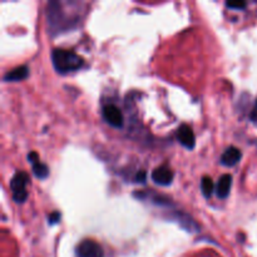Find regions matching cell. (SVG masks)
I'll use <instances>...</instances> for the list:
<instances>
[{
    "instance_id": "9a60e30c",
    "label": "cell",
    "mask_w": 257,
    "mask_h": 257,
    "mask_svg": "<svg viewBox=\"0 0 257 257\" xmlns=\"http://www.w3.org/2000/svg\"><path fill=\"white\" fill-rule=\"evenodd\" d=\"M250 117H251V120H252V122L257 125V100H256L255 105H253V109H252V112H251Z\"/></svg>"
},
{
    "instance_id": "9c48e42d",
    "label": "cell",
    "mask_w": 257,
    "mask_h": 257,
    "mask_svg": "<svg viewBox=\"0 0 257 257\" xmlns=\"http://www.w3.org/2000/svg\"><path fill=\"white\" fill-rule=\"evenodd\" d=\"M28 75H29V69H28L27 65H19V67L8 72L4 75V80L5 82H18V80L25 79Z\"/></svg>"
},
{
    "instance_id": "6da1fadb",
    "label": "cell",
    "mask_w": 257,
    "mask_h": 257,
    "mask_svg": "<svg viewBox=\"0 0 257 257\" xmlns=\"http://www.w3.org/2000/svg\"><path fill=\"white\" fill-rule=\"evenodd\" d=\"M52 62L54 65L55 70L60 74H67V73L74 72V70L80 69L84 60L80 55L73 50L68 49H54L52 52Z\"/></svg>"
},
{
    "instance_id": "5bb4252c",
    "label": "cell",
    "mask_w": 257,
    "mask_h": 257,
    "mask_svg": "<svg viewBox=\"0 0 257 257\" xmlns=\"http://www.w3.org/2000/svg\"><path fill=\"white\" fill-rule=\"evenodd\" d=\"M146 177H147V173H146L145 171H140V172L137 173V176H136V181L141 183H145Z\"/></svg>"
},
{
    "instance_id": "7c38bea8",
    "label": "cell",
    "mask_w": 257,
    "mask_h": 257,
    "mask_svg": "<svg viewBox=\"0 0 257 257\" xmlns=\"http://www.w3.org/2000/svg\"><path fill=\"white\" fill-rule=\"evenodd\" d=\"M227 8L230 9H237V10H242L246 8V3H226Z\"/></svg>"
},
{
    "instance_id": "7a4b0ae2",
    "label": "cell",
    "mask_w": 257,
    "mask_h": 257,
    "mask_svg": "<svg viewBox=\"0 0 257 257\" xmlns=\"http://www.w3.org/2000/svg\"><path fill=\"white\" fill-rule=\"evenodd\" d=\"M29 183V176L23 171H19L14 175L10 181V188L13 192V198L15 202L23 203L28 197L27 186Z\"/></svg>"
},
{
    "instance_id": "5b68a950",
    "label": "cell",
    "mask_w": 257,
    "mask_h": 257,
    "mask_svg": "<svg viewBox=\"0 0 257 257\" xmlns=\"http://www.w3.org/2000/svg\"><path fill=\"white\" fill-rule=\"evenodd\" d=\"M177 140L187 150H193L196 145V137L192 128L187 124H182L177 131Z\"/></svg>"
},
{
    "instance_id": "52a82bcc",
    "label": "cell",
    "mask_w": 257,
    "mask_h": 257,
    "mask_svg": "<svg viewBox=\"0 0 257 257\" xmlns=\"http://www.w3.org/2000/svg\"><path fill=\"white\" fill-rule=\"evenodd\" d=\"M242 155H241V151L237 147H228L225 152L221 156V163H222L225 167H232V166L237 165L238 161L241 160Z\"/></svg>"
},
{
    "instance_id": "30bf717a",
    "label": "cell",
    "mask_w": 257,
    "mask_h": 257,
    "mask_svg": "<svg viewBox=\"0 0 257 257\" xmlns=\"http://www.w3.org/2000/svg\"><path fill=\"white\" fill-rule=\"evenodd\" d=\"M30 163L33 166V173H34L35 177L40 178V180H44V178L48 177V175H49V168H48V166L45 163L40 162L39 158L32 161Z\"/></svg>"
},
{
    "instance_id": "4fadbf2b",
    "label": "cell",
    "mask_w": 257,
    "mask_h": 257,
    "mask_svg": "<svg viewBox=\"0 0 257 257\" xmlns=\"http://www.w3.org/2000/svg\"><path fill=\"white\" fill-rule=\"evenodd\" d=\"M48 220H49L50 225H55V223H57L58 221L60 220V213L59 212L50 213V216H49V218H48Z\"/></svg>"
},
{
    "instance_id": "277c9868",
    "label": "cell",
    "mask_w": 257,
    "mask_h": 257,
    "mask_svg": "<svg viewBox=\"0 0 257 257\" xmlns=\"http://www.w3.org/2000/svg\"><path fill=\"white\" fill-rule=\"evenodd\" d=\"M103 118L105 122L113 128H122L123 125V114L119 108L114 104H105L102 109Z\"/></svg>"
},
{
    "instance_id": "8992f818",
    "label": "cell",
    "mask_w": 257,
    "mask_h": 257,
    "mask_svg": "<svg viewBox=\"0 0 257 257\" xmlns=\"http://www.w3.org/2000/svg\"><path fill=\"white\" fill-rule=\"evenodd\" d=\"M175 173L168 166H160L152 172V180L161 186H170L172 183Z\"/></svg>"
},
{
    "instance_id": "8fae6325",
    "label": "cell",
    "mask_w": 257,
    "mask_h": 257,
    "mask_svg": "<svg viewBox=\"0 0 257 257\" xmlns=\"http://www.w3.org/2000/svg\"><path fill=\"white\" fill-rule=\"evenodd\" d=\"M201 191H202L203 196H205L206 198L212 196L213 191H216V187L215 185H213L212 178L208 177V176H205V177L202 178V181H201Z\"/></svg>"
},
{
    "instance_id": "3957f363",
    "label": "cell",
    "mask_w": 257,
    "mask_h": 257,
    "mask_svg": "<svg viewBox=\"0 0 257 257\" xmlns=\"http://www.w3.org/2000/svg\"><path fill=\"white\" fill-rule=\"evenodd\" d=\"M77 257H104L102 246L93 240H84L75 248Z\"/></svg>"
},
{
    "instance_id": "ba28073f",
    "label": "cell",
    "mask_w": 257,
    "mask_h": 257,
    "mask_svg": "<svg viewBox=\"0 0 257 257\" xmlns=\"http://www.w3.org/2000/svg\"><path fill=\"white\" fill-rule=\"evenodd\" d=\"M231 185H232V177L230 175H222L218 180L217 185H216V195L218 198L223 200L227 198L230 195Z\"/></svg>"
}]
</instances>
